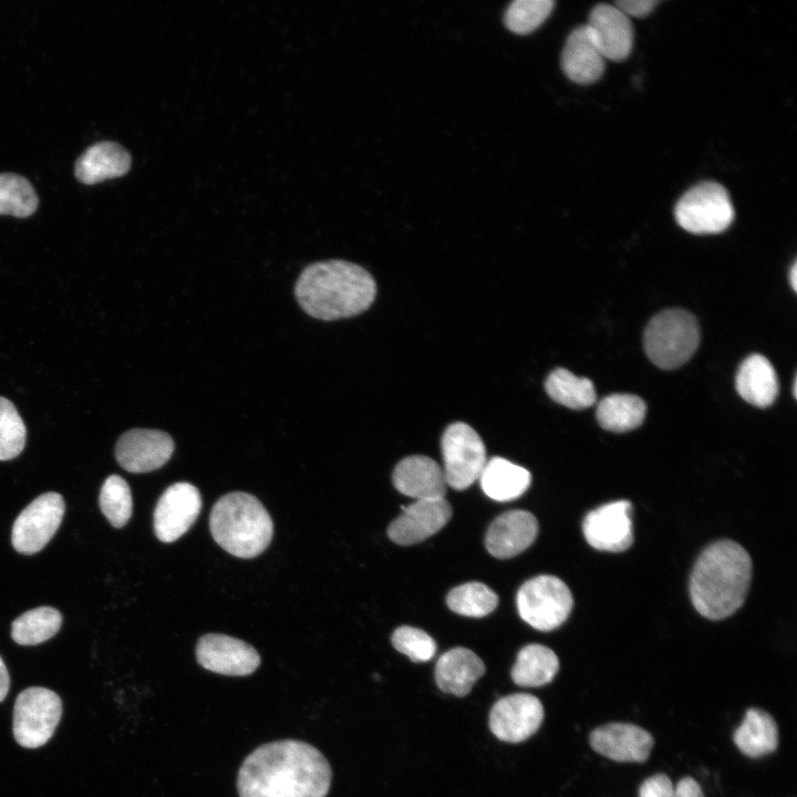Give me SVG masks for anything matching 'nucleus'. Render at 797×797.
<instances>
[{"mask_svg":"<svg viewBox=\"0 0 797 797\" xmlns=\"http://www.w3.org/2000/svg\"><path fill=\"white\" fill-rule=\"evenodd\" d=\"M332 769L314 746L298 739L262 744L242 762L239 797H325Z\"/></svg>","mask_w":797,"mask_h":797,"instance_id":"f257e3e1","label":"nucleus"},{"mask_svg":"<svg viewBox=\"0 0 797 797\" xmlns=\"http://www.w3.org/2000/svg\"><path fill=\"white\" fill-rule=\"evenodd\" d=\"M294 294L309 315L330 321L365 311L375 299L376 284L370 272L359 265L327 260L303 269Z\"/></svg>","mask_w":797,"mask_h":797,"instance_id":"f03ea898","label":"nucleus"},{"mask_svg":"<svg viewBox=\"0 0 797 797\" xmlns=\"http://www.w3.org/2000/svg\"><path fill=\"white\" fill-rule=\"evenodd\" d=\"M751 578L752 560L741 545L714 542L700 555L691 573L692 603L705 618H727L744 603Z\"/></svg>","mask_w":797,"mask_h":797,"instance_id":"7ed1b4c3","label":"nucleus"},{"mask_svg":"<svg viewBox=\"0 0 797 797\" xmlns=\"http://www.w3.org/2000/svg\"><path fill=\"white\" fill-rule=\"evenodd\" d=\"M209 528L215 541L239 558L263 552L273 535V524L263 505L252 495L234 491L214 505Z\"/></svg>","mask_w":797,"mask_h":797,"instance_id":"20e7f679","label":"nucleus"},{"mask_svg":"<svg viewBox=\"0 0 797 797\" xmlns=\"http://www.w3.org/2000/svg\"><path fill=\"white\" fill-rule=\"evenodd\" d=\"M700 329L696 318L684 309H665L648 323L643 345L648 358L660 369L673 370L696 351Z\"/></svg>","mask_w":797,"mask_h":797,"instance_id":"39448f33","label":"nucleus"},{"mask_svg":"<svg viewBox=\"0 0 797 797\" xmlns=\"http://www.w3.org/2000/svg\"><path fill=\"white\" fill-rule=\"evenodd\" d=\"M517 609L520 618L532 628L550 631L561 625L570 614L573 599L568 586L550 575L537 576L518 590Z\"/></svg>","mask_w":797,"mask_h":797,"instance_id":"423d86ee","label":"nucleus"},{"mask_svg":"<svg viewBox=\"0 0 797 797\" xmlns=\"http://www.w3.org/2000/svg\"><path fill=\"white\" fill-rule=\"evenodd\" d=\"M677 224L695 235L718 234L734 219V208L727 190L716 182H704L690 188L676 203Z\"/></svg>","mask_w":797,"mask_h":797,"instance_id":"0eeeda50","label":"nucleus"},{"mask_svg":"<svg viewBox=\"0 0 797 797\" xmlns=\"http://www.w3.org/2000/svg\"><path fill=\"white\" fill-rule=\"evenodd\" d=\"M61 715L62 701L55 692L41 686L21 691L13 707L14 739L27 748L43 746L52 737Z\"/></svg>","mask_w":797,"mask_h":797,"instance_id":"6e6552de","label":"nucleus"},{"mask_svg":"<svg viewBox=\"0 0 797 797\" xmlns=\"http://www.w3.org/2000/svg\"><path fill=\"white\" fill-rule=\"evenodd\" d=\"M441 446L446 484L456 490L468 488L487 462L483 439L468 424L455 422L444 431Z\"/></svg>","mask_w":797,"mask_h":797,"instance_id":"1a4fd4ad","label":"nucleus"},{"mask_svg":"<svg viewBox=\"0 0 797 797\" xmlns=\"http://www.w3.org/2000/svg\"><path fill=\"white\" fill-rule=\"evenodd\" d=\"M64 509V499L60 494L49 491L38 496L19 514L13 524V548L23 555L40 551L60 527Z\"/></svg>","mask_w":797,"mask_h":797,"instance_id":"9d476101","label":"nucleus"},{"mask_svg":"<svg viewBox=\"0 0 797 797\" xmlns=\"http://www.w3.org/2000/svg\"><path fill=\"white\" fill-rule=\"evenodd\" d=\"M544 706L538 697L515 693L499 698L489 713V728L500 741L520 743L534 735L544 720Z\"/></svg>","mask_w":797,"mask_h":797,"instance_id":"9b49d317","label":"nucleus"},{"mask_svg":"<svg viewBox=\"0 0 797 797\" xmlns=\"http://www.w3.org/2000/svg\"><path fill=\"white\" fill-rule=\"evenodd\" d=\"M201 509L199 490L186 482L168 486L154 510V530L163 542L180 538L195 522Z\"/></svg>","mask_w":797,"mask_h":797,"instance_id":"f8f14e48","label":"nucleus"},{"mask_svg":"<svg viewBox=\"0 0 797 797\" xmlns=\"http://www.w3.org/2000/svg\"><path fill=\"white\" fill-rule=\"evenodd\" d=\"M196 659L204 669L230 676L249 675L260 665V655L253 646L220 633H208L198 640Z\"/></svg>","mask_w":797,"mask_h":797,"instance_id":"ddd939ff","label":"nucleus"},{"mask_svg":"<svg viewBox=\"0 0 797 797\" xmlns=\"http://www.w3.org/2000/svg\"><path fill=\"white\" fill-rule=\"evenodd\" d=\"M174 448L169 434L158 429L134 428L118 438L115 457L130 473H147L164 466Z\"/></svg>","mask_w":797,"mask_h":797,"instance_id":"4468645a","label":"nucleus"},{"mask_svg":"<svg viewBox=\"0 0 797 797\" xmlns=\"http://www.w3.org/2000/svg\"><path fill=\"white\" fill-rule=\"evenodd\" d=\"M631 504L617 500L588 513L582 522L587 542L597 550L620 552L633 542Z\"/></svg>","mask_w":797,"mask_h":797,"instance_id":"2eb2a0df","label":"nucleus"},{"mask_svg":"<svg viewBox=\"0 0 797 797\" xmlns=\"http://www.w3.org/2000/svg\"><path fill=\"white\" fill-rule=\"evenodd\" d=\"M402 510L387 528L389 538L401 546L429 538L452 517V507L445 498L417 499L406 507L402 506Z\"/></svg>","mask_w":797,"mask_h":797,"instance_id":"dca6fc26","label":"nucleus"},{"mask_svg":"<svg viewBox=\"0 0 797 797\" xmlns=\"http://www.w3.org/2000/svg\"><path fill=\"white\" fill-rule=\"evenodd\" d=\"M590 745L600 755L615 762H645L654 741L649 732L630 723H609L593 729Z\"/></svg>","mask_w":797,"mask_h":797,"instance_id":"f3484780","label":"nucleus"},{"mask_svg":"<svg viewBox=\"0 0 797 797\" xmlns=\"http://www.w3.org/2000/svg\"><path fill=\"white\" fill-rule=\"evenodd\" d=\"M605 60L622 61L633 45V28L615 6L599 3L591 10L586 24Z\"/></svg>","mask_w":797,"mask_h":797,"instance_id":"a211bd4d","label":"nucleus"},{"mask_svg":"<svg viewBox=\"0 0 797 797\" xmlns=\"http://www.w3.org/2000/svg\"><path fill=\"white\" fill-rule=\"evenodd\" d=\"M538 529V521L531 513L521 509L506 511L489 525L485 536L486 549L496 558H511L535 541Z\"/></svg>","mask_w":797,"mask_h":797,"instance_id":"6ab92c4d","label":"nucleus"},{"mask_svg":"<svg viewBox=\"0 0 797 797\" xmlns=\"http://www.w3.org/2000/svg\"><path fill=\"white\" fill-rule=\"evenodd\" d=\"M394 487L417 499L444 498L446 479L443 468L431 457L412 455L401 459L392 474Z\"/></svg>","mask_w":797,"mask_h":797,"instance_id":"aec40b11","label":"nucleus"},{"mask_svg":"<svg viewBox=\"0 0 797 797\" xmlns=\"http://www.w3.org/2000/svg\"><path fill=\"white\" fill-rule=\"evenodd\" d=\"M561 68L569 80L582 85L594 83L603 74L605 59L586 24L575 28L568 35L561 53Z\"/></svg>","mask_w":797,"mask_h":797,"instance_id":"412c9836","label":"nucleus"},{"mask_svg":"<svg viewBox=\"0 0 797 797\" xmlns=\"http://www.w3.org/2000/svg\"><path fill=\"white\" fill-rule=\"evenodd\" d=\"M486 671L483 660L472 650L457 646L436 662L435 681L441 691L458 697L467 695Z\"/></svg>","mask_w":797,"mask_h":797,"instance_id":"4be33fe9","label":"nucleus"},{"mask_svg":"<svg viewBox=\"0 0 797 797\" xmlns=\"http://www.w3.org/2000/svg\"><path fill=\"white\" fill-rule=\"evenodd\" d=\"M132 157L118 143L103 141L87 147L76 159L74 173L79 182L93 185L125 175Z\"/></svg>","mask_w":797,"mask_h":797,"instance_id":"5701e85b","label":"nucleus"},{"mask_svg":"<svg viewBox=\"0 0 797 797\" xmlns=\"http://www.w3.org/2000/svg\"><path fill=\"white\" fill-rule=\"evenodd\" d=\"M735 384L742 398L762 408L772 405L778 394L776 371L762 354H751L742 362Z\"/></svg>","mask_w":797,"mask_h":797,"instance_id":"b1692460","label":"nucleus"},{"mask_svg":"<svg viewBox=\"0 0 797 797\" xmlns=\"http://www.w3.org/2000/svg\"><path fill=\"white\" fill-rule=\"evenodd\" d=\"M478 479L489 498L509 501L527 490L531 475L526 468L496 456L486 462Z\"/></svg>","mask_w":797,"mask_h":797,"instance_id":"393cba45","label":"nucleus"},{"mask_svg":"<svg viewBox=\"0 0 797 797\" xmlns=\"http://www.w3.org/2000/svg\"><path fill=\"white\" fill-rule=\"evenodd\" d=\"M734 742L748 757L757 758L773 753L778 746V729L774 717L760 708L747 710L734 733Z\"/></svg>","mask_w":797,"mask_h":797,"instance_id":"a878e982","label":"nucleus"},{"mask_svg":"<svg viewBox=\"0 0 797 797\" xmlns=\"http://www.w3.org/2000/svg\"><path fill=\"white\" fill-rule=\"evenodd\" d=\"M559 670L556 653L541 644H528L517 654L511 669L513 681L524 687H537L552 681Z\"/></svg>","mask_w":797,"mask_h":797,"instance_id":"bb28decb","label":"nucleus"},{"mask_svg":"<svg viewBox=\"0 0 797 797\" xmlns=\"http://www.w3.org/2000/svg\"><path fill=\"white\" fill-rule=\"evenodd\" d=\"M643 400L633 394L615 393L603 397L597 407V421L607 431L622 433L639 427L645 417Z\"/></svg>","mask_w":797,"mask_h":797,"instance_id":"cd10ccee","label":"nucleus"},{"mask_svg":"<svg viewBox=\"0 0 797 797\" xmlns=\"http://www.w3.org/2000/svg\"><path fill=\"white\" fill-rule=\"evenodd\" d=\"M545 389L555 402L572 410L588 408L597 400L594 385L589 379L579 377L563 368L555 369L547 376Z\"/></svg>","mask_w":797,"mask_h":797,"instance_id":"c85d7f7f","label":"nucleus"},{"mask_svg":"<svg viewBox=\"0 0 797 797\" xmlns=\"http://www.w3.org/2000/svg\"><path fill=\"white\" fill-rule=\"evenodd\" d=\"M62 615L52 607L25 611L11 624V636L20 645H37L52 638L61 628Z\"/></svg>","mask_w":797,"mask_h":797,"instance_id":"c756f323","label":"nucleus"},{"mask_svg":"<svg viewBox=\"0 0 797 797\" xmlns=\"http://www.w3.org/2000/svg\"><path fill=\"white\" fill-rule=\"evenodd\" d=\"M448 608L460 615L483 618L498 605V596L482 582H467L453 588L447 597Z\"/></svg>","mask_w":797,"mask_h":797,"instance_id":"7c9ffc66","label":"nucleus"},{"mask_svg":"<svg viewBox=\"0 0 797 797\" xmlns=\"http://www.w3.org/2000/svg\"><path fill=\"white\" fill-rule=\"evenodd\" d=\"M38 204V195L28 179L12 173L0 174V215L29 217Z\"/></svg>","mask_w":797,"mask_h":797,"instance_id":"2f4dec72","label":"nucleus"},{"mask_svg":"<svg viewBox=\"0 0 797 797\" xmlns=\"http://www.w3.org/2000/svg\"><path fill=\"white\" fill-rule=\"evenodd\" d=\"M99 504L113 527H124L133 510L132 494L126 480L118 475L108 476L101 487Z\"/></svg>","mask_w":797,"mask_h":797,"instance_id":"473e14b6","label":"nucleus"},{"mask_svg":"<svg viewBox=\"0 0 797 797\" xmlns=\"http://www.w3.org/2000/svg\"><path fill=\"white\" fill-rule=\"evenodd\" d=\"M553 6L551 0H515L506 9L504 22L511 32L528 34L542 24Z\"/></svg>","mask_w":797,"mask_h":797,"instance_id":"72a5a7b5","label":"nucleus"},{"mask_svg":"<svg viewBox=\"0 0 797 797\" xmlns=\"http://www.w3.org/2000/svg\"><path fill=\"white\" fill-rule=\"evenodd\" d=\"M27 429L14 405L0 396V460L15 458L25 445Z\"/></svg>","mask_w":797,"mask_h":797,"instance_id":"f704fd0d","label":"nucleus"},{"mask_svg":"<svg viewBox=\"0 0 797 797\" xmlns=\"http://www.w3.org/2000/svg\"><path fill=\"white\" fill-rule=\"evenodd\" d=\"M391 641L393 646L412 662H427L436 653L434 639L418 628L400 627L393 632Z\"/></svg>","mask_w":797,"mask_h":797,"instance_id":"c9c22d12","label":"nucleus"},{"mask_svg":"<svg viewBox=\"0 0 797 797\" xmlns=\"http://www.w3.org/2000/svg\"><path fill=\"white\" fill-rule=\"evenodd\" d=\"M674 787L665 774H655L640 786L639 797H673Z\"/></svg>","mask_w":797,"mask_h":797,"instance_id":"e433bc0d","label":"nucleus"},{"mask_svg":"<svg viewBox=\"0 0 797 797\" xmlns=\"http://www.w3.org/2000/svg\"><path fill=\"white\" fill-rule=\"evenodd\" d=\"M658 4L655 0H619L614 6L627 17L643 18L650 14Z\"/></svg>","mask_w":797,"mask_h":797,"instance_id":"4c0bfd02","label":"nucleus"},{"mask_svg":"<svg viewBox=\"0 0 797 797\" xmlns=\"http://www.w3.org/2000/svg\"><path fill=\"white\" fill-rule=\"evenodd\" d=\"M673 797H704V794L694 778L683 777L674 787Z\"/></svg>","mask_w":797,"mask_h":797,"instance_id":"58836bf2","label":"nucleus"},{"mask_svg":"<svg viewBox=\"0 0 797 797\" xmlns=\"http://www.w3.org/2000/svg\"><path fill=\"white\" fill-rule=\"evenodd\" d=\"M10 687V676L3 660L0 656V702H2Z\"/></svg>","mask_w":797,"mask_h":797,"instance_id":"ea45409f","label":"nucleus"},{"mask_svg":"<svg viewBox=\"0 0 797 797\" xmlns=\"http://www.w3.org/2000/svg\"><path fill=\"white\" fill-rule=\"evenodd\" d=\"M789 280L793 289L797 290V265L796 262L793 265L790 272H789Z\"/></svg>","mask_w":797,"mask_h":797,"instance_id":"a19ab883","label":"nucleus"}]
</instances>
